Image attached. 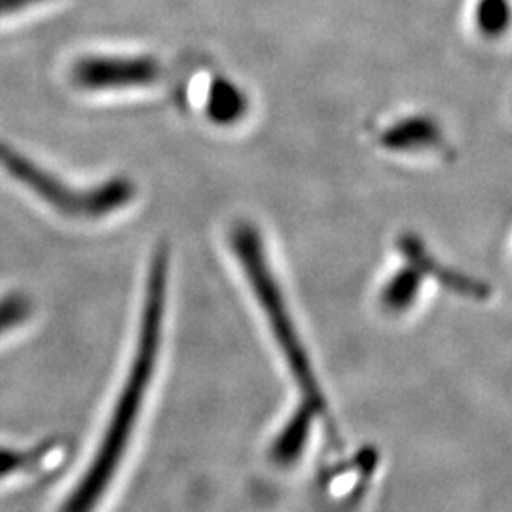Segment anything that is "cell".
Here are the masks:
<instances>
[{"mask_svg":"<svg viewBox=\"0 0 512 512\" xmlns=\"http://www.w3.org/2000/svg\"><path fill=\"white\" fill-rule=\"evenodd\" d=\"M399 247H401L404 258L412 266H416L425 277L431 275L433 279H437L440 285H444L448 291L465 296V298H473V300L488 298L490 289L486 283L473 279L471 275L456 272L454 268L440 266L439 260L425 249L420 238L403 236L399 241Z\"/></svg>","mask_w":512,"mask_h":512,"instance_id":"obj_5","label":"cell"},{"mask_svg":"<svg viewBox=\"0 0 512 512\" xmlns=\"http://www.w3.org/2000/svg\"><path fill=\"white\" fill-rule=\"evenodd\" d=\"M165 281H167V255L160 249L150 266L147 296L143 308V321L135 357L129 368L128 380L114 404L107 431L93 456L90 467L73 492L63 503L61 512H93L107 494L110 482L118 473L129 440L133 437L148 387L158 363V351L164 327Z\"/></svg>","mask_w":512,"mask_h":512,"instance_id":"obj_1","label":"cell"},{"mask_svg":"<svg viewBox=\"0 0 512 512\" xmlns=\"http://www.w3.org/2000/svg\"><path fill=\"white\" fill-rule=\"evenodd\" d=\"M31 461V456L25 452H18L14 448H0V478L10 476L19 469H23Z\"/></svg>","mask_w":512,"mask_h":512,"instance_id":"obj_12","label":"cell"},{"mask_svg":"<svg viewBox=\"0 0 512 512\" xmlns=\"http://www.w3.org/2000/svg\"><path fill=\"white\" fill-rule=\"evenodd\" d=\"M473 23L486 40L507 37L512 29V0H476Z\"/></svg>","mask_w":512,"mask_h":512,"instance_id":"obj_10","label":"cell"},{"mask_svg":"<svg viewBox=\"0 0 512 512\" xmlns=\"http://www.w3.org/2000/svg\"><path fill=\"white\" fill-rule=\"evenodd\" d=\"M446 141L444 129L433 116L416 114L408 116L401 122H395L385 129L380 137V143L395 152H423L437 150Z\"/></svg>","mask_w":512,"mask_h":512,"instance_id":"obj_6","label":"cell"},{"mask_svg":"<svg viewBox=\"0 0 512 512\" xmlns=\"http://www.w3.org/2000/svg\"><path fill=\"white\" fill-rule=\"evenodd\" d=\"M31 315V302L25 294H8L0 298V334L19 327Z\"/></svg>","mask_w":512,"mask_h":512,"instance_id":"obj_11","label":"cell"},{"mask_svg":"<svg viewBox=\"0 0 512 512\" xmlns=\"http://www.w3.org/2000/svg\"><path fill=\"white\" fill-rule=\"evenodd\" d=\"M247 109H249V101L236 84L224 78L213 80L207 95V116L215 124L219 126L236 124L247 114Z\"/></svg>","mask_w":512,"mask_h":512,"instance_id":"obj_9","label":"cell"},{"mask_svg":"<svg viewBox=\"0 0 512 512\" xmlns=\"http://www.w3.org/2000/svg\"><path fill=\"white\" fill-rule=\"evenodd\" d=\"M0 165L57 211L80 219H103L128 205L135 196V188L128 179H112L97 188L74 190L2 141Z\"/></svg>","mask_w":512,"mask_h":512,"instance_id":"obj_3","label":"cell"},{"mask_svg":"<svg viewBox=\"0 0 512 512\" xmlns=\"http://www.w3.org/2000/svg\"><path fill=\"white\" fill-rule=\"evenodd\" d=\"M317 416L308 404L296 408L272 446V459L277 465H293L302 456L306 442L310 439L311 421Z\"/></svg>","mask_w":512,"mask_h":512,"instance_id":"obj_7","label":"cell"},{"mask_svg":"<svg viewBox=\"0 0 512 512\" xmlns=\"http://www.w3.org/2000/svg\"><path fill=\"white\" fill-rule=\"evenodd\" d=\"M423 281H425V275L408 262L404 268L397 270L387 279L380 293V304L384 306L385 311L393 315H401L418 302Z\"/></svg>","mask_w":512,"mask_h":512,"instance_id":"obj_8","label":"cell"},{"mask_svg":"<svg viewBox=\"0 0 512 512\" xmlns=\"http://www.w3.org/2000/svg\"><path fill=\"white\" fill-rule=\"evenodd\" d=\"M162 65L152 57H101L92 55L74 63L73 82L82 90L145 88L160 80Z\"/></svg>","mask_w":512,"mask_h":512,"instance_id":"obj_4","label":"cell"},{"mask_svg":"<svg viewBox=\"0 0 512 512\" xmlns=\"http://www.w3.org/2000/svg\"><path fill=\"white\" fill-rule=\"evenodd\" d=\"M232 249L238 256L241 268L253 287L256 300L260 302L262 310L266 313L268 325L274 332L275 342L283 351V357L289 365V370L304 395V404H308L315 414L327 410L325 395L319 389V382L313 374V366L306 349L300 342V334L294 327L291 311L275 281L274 272L270 268L264 241L260 238L258 230L249 222H239L232 230Z\"/></svg>","mask_w":512,"mask_h":512,"instance_id":"obj_2","label":"cell"},{"mask_svg":"<svg viewBox=\"0 0 512 512\" xmlns=\"http://www.w3.org/2000/svg\"><path fill=\"white\" fill-rule=\"evenodd\" d=\"M37 2H42V0H0V16L16 14V12H21V10H25V8H29Z\"/></svg>","mask_w":512,"mask_h":512,"instance_id":"obj_13","label":"cell"}]
</instances>
